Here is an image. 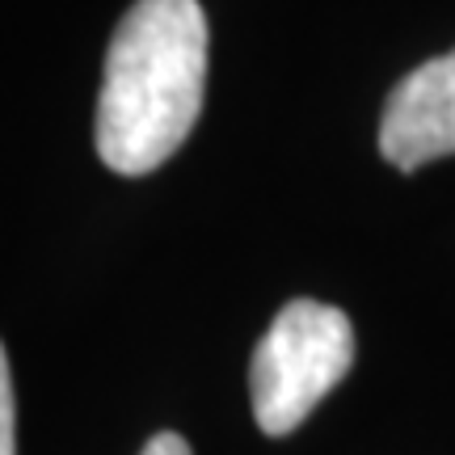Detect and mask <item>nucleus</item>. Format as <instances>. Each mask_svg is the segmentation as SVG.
<instances>
[{"instance_id": "obj_1", "label": "nucleus", "mask_w": 455, "mask_h": 455, "mask_svg": "<svg viewBox=\"0 0 455 455\" xmlns=\"http://www.w3.org/2000/svg\"><path fill=\"white\" fill-rule=\"evenodd\" d=\"M207 89V13L198 0H135L106 51L98 156L123 178L161 169L195 131Z\"/></svg>"}, {"instance_id": "obj_5", "label": "nucleus", "mask_w": 455, "mask_h": 455, "mask_svg": "<svg viewBox=\"0 0 455 455\" xmlns=\"http://www.w3.org/2000/svg\"><path fill=\"white\" fill-rule=\"evenodd\" d=\"M140 455H190V443L181 439V435H173V430H161V435H152L144 443Z\"/></svg>"}, {"instance_id": "obj_2", "label": "nucleus", "mask_w": 455, "mask_h": 455, "mask_svg": "<svg viewBox=\"0 0 455 455\" xmlns=\"http://www.w3.org/2000/svg\"><path fill=\"white\" fill-rule=\"evenodd\" d=\"M355 363L350 316L321 299H291L270 321L249 363V396L261 435L283 439L341 384Z\"/></svg>"}, {"instance_id": "obj_4", "label": "nucleus", "mask_w": 455, "mask_h": 455, "mask_svg": "<svg viewBox=\"0 0 455 455\" xmlns=\"http://www.w3.org/2000/svg\"><path fill=\"white\" fill-rule=\"evenodd\" d=\"M0 455H17V401L4 346H0Z\"/></svg>"}, {"instance_id": "obj_3", "label": "nucleus", "mask_w": 455, "mask_h": 455, "mask_svg": "<svg viewBox=\"0 0 455 455\" xmlns=\"http://www.w3.org/2000/svg\"><path fill=\"white\" fill-rule=\"evenodd\" d=\"M455 152V51L426 60L388 93L379 118V156L413 173Z\"/></svg>"}]
</instances>
